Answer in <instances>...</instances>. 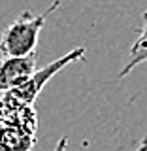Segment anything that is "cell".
I'll return each instance as SVG.
<instances>
[{
  "label": "cell",
  "instance_id": "2",
  "mask_svg": "<svg viewBox=\"0 0 147 151\" xmlns=\"http://www.w3.org/2000/svg\"><path fill=\"white\" fill-rule=\"evenodd\" d=\"M83 57H85V47H75V49L70 51V53H66L64 57H60V59H57V60H53V63H49L47 66H44V68L34 70V74H32L25 83L17 85L15 89L6 91V93H9L11 96H15V98H19V100H23V102H27V104H32V102L36 100V96L40 94V91L44 89V85L49 81V79L53 78L57 72H60L64 66L81 60Z\"/></svg>",
  "mask_w": 147,
  "mask_h": 151
},
{
  "label": "cell",
  "instance_id": "5",
  "mask_svg": "<svg viewBox=\"0 0 147 151\" xmlns=\"http://www.w3.org/2000/svg\"><path fill=\"white\" fill-rule=\"evenodd\" d=\"M66 147H68V138L66 136H62L59 142H57V147L53 151H66Z\"/></svg>",
  "mask_w": 147,
  "mask_h": 151
},
{
  "label": "cell",
  "instance_id": "6",
  "mask_svg": "<svg viewBox=\"0 0 147 151\" xmlns=\"http://www.w3.org/2000/svg\"><path fill=\"white\" fill-rule=\"evenodd\" d=\"M136 151H147V138H145L143 142H141V144H140V147L136 149Z\"/></svg>",
  "mask_w": 147,
  "mask_h": 151
},
{
  "label": "cell",
  "instance_id": "3",
  "mask_svg": "<svg viewBox=\"0 0 147 151\" xmlns=\"http://www.w3.org/2000/svg\"><path fill=\"white\" fill-rule=\"evenodd\" d=\"M36 70V51L28 55H2L0 59V93L25 83Z\"/></svg>",
  "mask_w": 147,
  "mask_h": 151
},
{
  "label": "cell",
  "instance_id": "1",
  "mask_svg": "<svg viewBox=\"0 0 147 151\" xmlns=\"http://www.w3.org/2000/svg\"><path fill=\"white\" fill-rule=\"evenodd\" d=\"M59 0H55L44 13H32V12H23L9 27L4 28L0 36V55H28L34 53L38 45L40 32L45 25L47 15L59 8Z\"/></svg>",
  "mask_w": 147,
  "mask_h": 151
},
{
  "label": "cell",
  "instance_id": "4",
  "mask_svg": "<svg viewBox=\"0 0 147 151\" xmlns=\"http://www.w3.org/2000/svg\"><path fill=\"white\" fill-rule=\"evenodd\" d=\"M143 27H141L140 36L136 38V42L130 47V55H128V63L125 64V68L119 72V78H125L132 68H136L141 63H147V12H143Z\"/></svg>",
  "mask_w": 147,
  "mask_h": 151
}]
</instances>
